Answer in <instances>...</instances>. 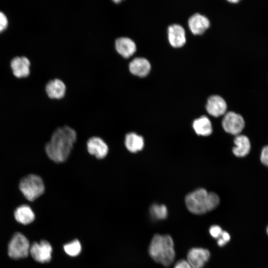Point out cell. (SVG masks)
I'll list each match as a JSON object with an SVG mask.
<instances>
[{
    "instance_id": "6da1fadb",
    "label": "cell",
    "mask_w": 268,
    "mask_h": 268,
    "mask_svg": "<svg viewBox=\"0 0 268 268\" xmlns=\"http://www.w3.org/2000/svg\"><path fill=\"white\" fill-rule=\"evenodd\" d=\"M76 139L75 131L68 126L57 129L45 146L48 157L56 163L65 161L69 156Z\"/></svg>"
},
{
    "instance_id": "7a4b0ae2",
    "label": "cell",
    "mask_w": 268,
    "mask_h": 268,
    "mask_svg": "<svg viewBox=\"0 0 268 268\" xmlns=\"http://www.w3.org/2000/svg\"><path fill=\"white\" fill-rule=\"evenodd\" d=\"M148 252L154 261L164 267H169L176 255L172 238L168 234L154 235L149 246Z\"/></svg>"
},
{
    "instance_id": "3957f363",
    "label": "cell",
    "mask_w": 268,
    "mask_h": 268,
    "mask_svg": "<svg viewBox=\"0 0 268 268\" xmlns=\"http://www.w3.org/2000/svg\"><path fill=\"white\" fill-rule=\"evenodd\" d=\"M219 196L213 192H208L203 188L198 189L185 197L187 208L191 213L201 215L210 211L219 205Z\"/></svg>"
},
{
    "instance_id": "277c9868",
    "label": "cell",
    "mask_w": 268,
    "mask_h": 268,
    "mask_svg": "<svg viewBox=\"0 0 268 268\" xmlns=\"http://www.w3.org/2000/svg\"><path fill=\"white\" fill-rule=\"evenodd\" d=\"M19 188L24 197L31 201L39 198L45 191L42 179L38 175L32 174L21 179Z\"/></svg>"
},
{
    "instance_id": "5b68a950",
    "label": "cell",
    "mask_w": 268,
    "mask_h": 268,
    "mask_svg": "<svg viewBox=\"0 0 268 268\" xmlns=\"http://www.w3.org/2000/svg\"><path fill=\"white\" fill-rule=\"evenodd\" d=\"M30 245L27 238L22 233L14 234L8 246V254L14 259L27 257L30 254Z\"/></svg>"
},
{
    "instance_id": "8992f818",
    "label": "cell",
    "mask_w": 268,
    "mask_h": 268,
    "mask_svg": "<svg viewBox=\"0 0 268 268\" xmlns=\"http://www.w3.org/2000/svg\"><path fill=\"white\" fill-rule=\"evenodd\" d=\"M222 126L226 132L237 135L244 128L245 121L241 115L229 111L225 114L222 121Z\"/></svg>"
},
{
    "instance_id": "52a82bcc",
    "label": "cell",
    "mask_w": 268,
    "mask_h": 268,
    "mask_svg": "<svg viewBox=\"0 0 268 268\" xmlns=\"http://www.w3.org/2000/svg\"><path fill=\"white\" fill-rule=\"evenodd\" d=\"M52 247L46 240H42L39 243L34 242L30 248V254L33 259L38 263L49 262L52 258Z\"/></svg>"
},
{
    "instance_id": "ba28073f",
    "label": "cell",
    "mask_w": 268,
    "mask_h": 268,
    "mask_svg": "<svg viewBox=\"0 0 268 268\" xmlns=\"http://www.w3.org/2000/svg\"><path fill=\"white\" fill-rule=\"evenodd\" d=\"M210 257L208 250L202 247H194L188 251L187 261L193 268H203Z\"/></svg>"
},
{
    "instance_id": "9c48e42d",
    "label": "cell",
    "mask_w": 268,
    "mask_h": 268,
    "mask_svg": "<svg viewBox=\"0 0 268 268\" xmlns=\"http://www.w3.org/2000/svg\"><path fill=\"white\" fill-rule=\"evenodd\" d=\"M206 109L209 114L217 117L226 113L227 104L222 97L213 95L208 98Z\"/></svg>"
},
{
    "instance_id": "30bf717a",
    "label": "cell",
    "mask_w": 268,
    "mask_h": 268,
    "mask_svg": "<svg viewBox=\"0 0 268 268\" xmlns=\"http://www.w3.org/2000/svg\"><path fill=\"white\" fill-rule=\"evenodd\" d=\"M88 152L97 158H104L108 154V146L101 138L94 136L90 138L87 142Z\"/></svg>"
},
{
    "instance_id": "8fae6325",
    "label": "cell",
    "mask_w": 268,
    "mask_h": 268,
    "mask_svg": "<svg viewBox=\"0 0 268 268\" xmlns=\"http://www.w3.org/2000/svg\"><path fill=\"white\" fill-rule=\"evenodd\" d=\"M30 62L25 57H16L10 63L14 75L17 78L27 77L30 73Z\"/></svg>"
},
{
    "instance_id": "7c38bea8",
    "label": "cell",
    "mask_w": 268,
    "mask_h": 268,
    "mask_svg": "<svg viewBox=\"0 0 268 268\" xmlns=\"http://www.w3.org/2000/svg\"><path fill=\"white\" fill-rule=\"evenodd\" d=\"M168 39L170 44L174 47H180L186 42L185 31L178 24L170 25L168 28Z\"/></svg>"
},
{
    "instance_id": "4fadbf2b",
    "label": "cell",
    "mask_w": 268,
    "mask_h": 268,
    "mask_svg": "<svg viewBox=\"0 0 268 268\" xmlns=\"http://www.w3.org/2000/svg\"><path fill=\"white\" fill-rule=\"evenodd\" d=\"M130 71L134 75L144 77L150 72L151 65L149 62L144 58L137 57L133 60L129 65Z\"/></svg>"
},
{
    "instance_id": "5bb4252c",
    "label": "cell",
    "mask_w": 268,
    "mask_h": 268,
    "mask_svg": "<svg viewBox=\"0 0 268 268\" xmlns=\"http://www.w3.org/2000/svg\"><path fill=\"white\" fill-rule=\"evenodd\" d=\"M188 25L193 34H201L209 26L210 22L206 16L197 13L190 17Z\"/></svg>"
},
{
    "instance_id": "9a60e30c",
    "label": "cell",
    "mask_w": 268,
    "mask_h": 268,
    "mask_svg": "<svg viewBox=\"0 0 268 268\" xmlns=\"http://www.w3.org/2000/svg\"><path fill=\"white\" fill-rule=\"evenodd\" d=\"M115 48L117 52L125 58L132 56L136 51L134 42L128 37H120L116 40Z\"/></svg>"
},
{
    "instance_id": "2e32d148",
    "label": "cell",
    "mask_w": 268,
    "mask_h": 268,
    "mask_svg": "<svg viewBox=\"0 0 268 268\" xmlns=\"http://www.w3.org/2000/svg\"><path fill=\"white\" fill-rule=\"evenodd\" d=\"M234 143L235 146L233 148L232 152L236 156L243 157L249 153L251 150V143L246 135L240 134L236 135Z\"/></svg>"
},
{
    "instance_id": "e0dca14e",
    "label": "cell",
    "mask_w": 268,
    "mask_h": 268,
    "mask_svg": "<svg viewBox=\"0 0 268 268\" xmlns=\"http://www.w3.org/2000/svg\"><path fill=\"white\" fill-rule=\"evenodd\" d=\"M45 89L49 98L60 99L64 96L66 87L61 80L55 79L47 84Z\"/></svg>"
},
{
    "instance_id": "ac0fdd59",
    "label": "cell",
    "mask_w": 268,
    "mask_h": 268,
    "mask_svg": "<svg viewBox=\"0 0 268 268\" xmlns=\"http://www.w3.org/2000/svg\"><path fill=\"white\" fill-rule=\"evenodd\" d=\"M15 220L19 223L27 225L32 222L35 219V214L30 206L22 204L17 207L14 211Z\"/></svg>"
},
{
    "instance_id": "d6986e66",
    "label": "cell",
    "mask_w": 268,
    "mask_h": 268,
    "mask_svg": "<svg viewBox=\"0 0 268 268\" xmlns=\"http://www.w3.org/2000/svg\"><path fill=\"white\" fill-rule=\"evenodd\" d=\"M143 137L135 133H130L126 134L125 144L127 149L130 152L135 153L141 150L144 146Z\"/></svg>"
},
{
    "instance_id": "ffe728a7",
    "label": "cell",
    "mask_w": 268,
    "mask_h": 268,
    "mask_svg": "<svg viewBox=\"0 0 268 268\" xmlns=\"http://www.w3.org/2000/svg\"><path fill=\"white\" fill-rule=\"evenodd\" d=\"M193 128L199 135L208 136L212 132L211 122L205 116H202L195 120L193 123Z\"/></svg>"
},
{
    "instance_id": "44dd1931",
    "label": "cell",
    "mask_w": 268,
    "mask_h": 268,
    "mask_svg": "<svg viewBox=\"0 0 268 268\" xmlns=\"http://www.w3.org/2000/svg\"><path fill=\"white\" fill-rule=\"evenodd\" d=\"M149 212L151 217L155 220H164L168 216L167 208L164 204H153L150 208Z\"/></svg>"
},
{
    "instance_id": "7402d4cb",
    "label": "cell",
    "mask_w": 268,
    "mask_h": 268,
    "mask_svg": "<svg viewBox=\"0 0 268 268\" xmlns=\"http://www.w3.org/2000/svg\"><path fill=\"white\" fill-rule=\"evenodd\" d=\"M64 249L66 253L68 256L76 257L81 251V245L78 240L75 239L64 245Z\"/></svg>"
},
{
    "instance_id": "603a6c76",
    "label": "cell",
    "mask_w": 268,
    "mask_h": 268,
    "mask_svg": "<svg viewBox=\"0 0 268 268\" xmlns=\"http://www.w3.org/2000/svg\"><path fill=\"white\" fill-rule=\"evenodd\" d=\"M230 238L229 233L223 230L220 236L217 239V244L219 247H223L230 241Z\"/></svg>"
},
{
    "instance_id": "cb8c5ba5",
    "label": "cell",
    "mask_w": 268,
    "mask_h": 268,
    "mask_svg": "<svg viewBox=\"0 0 268 268\" xmlns=\"http://www.w3.org/2000/svg\"><path fill=\"white\" fill-rule=\"evenodd\" d=\"M222 228L218 225H213L209 227V233L210 236L217 239L223 232Z\"/></svg>"
},
{
    "instance_id": "d4e9b609",
    "label": "cell",
    "mask_w": 268,
    "mask_h": 268,
    "mask_svg": "<svg viewBox=\"0 0 268 268\" xmlns=\"http://www.w3.org/2000/svg\"><path fill=\"white\" fill-rule=\"evenodd\" d=\"M260 160L265 166L268 167V145L265 146L261 151Z\"/></svg>"
},
{
    "instance_id": "484cf974",
    "label": "cell",
    "mask_w": 268,
    "mask_h": 268,
    "mask_svg": "<svg viewBox=\"0 0 268 268\" xmlns=\"http://www.w3.org/2000/svg\"><path fill=\"white\" fill-rule=\"evenodd\" d=\"M8 26V19L4 13L0 11V33L3 32Z\"/></svg>"
},
{
    "instance_id": "4316f807",
    "label": "cell",
    "mask_w": 268,
    "mask_h": 268,
    "mask_svg": "<svg viewBox=\"0 0 268 268\" xmlns=\"http://www.w3.org/2000/svg\"><path fill=\"white\" fill-rule=\"evenodd\" d=\"M174 268H193L187 260L181 259L176 263Z\"/></svg>"
},
{
    "instance_id": "83f0119b",
    "label": "cell",
    "mask_w": 268,
    "mask_h": 268,
    "mask_svg": "<svg viewBox=\"0 0 268 268\" xmlns=\"http://www.w3.org/2000/svg\"><path fill=\"white\" fill-rule=\"evenodd\" d=\"M229 2H238L239 1L237 0H229Z\"/></svg>"
},
{
    "instance_id": "f1b7e54d",
    "label": "cell",
    "mask_w": 268,
    "mask_h": 268,
    "mask_svg": "<svg viewBox=\"0 0 268 268\" xmlns=\"http://www.w3.org/2000/svg\"><path fill=\"white\" fill-rule=\"evenodd\" d=\"M267 234L268 235V226L267 228Z\"/></svg>"
}]
</instances>
